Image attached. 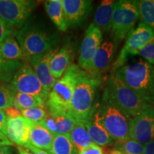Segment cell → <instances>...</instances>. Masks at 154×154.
I'll use <instances>...</instances> for the list:
<instances>
[{"mask_svg":"<svg viewBox=\"0 0 154 154\" xmlns=\"http://www.w3.org/2000/svg\"><path fill=\"white\" fill-rule=\"evenodd\" d=\"M87 130L93 143L100 147H106L113 144V140L108 134L100 121L96 107L89 119L82 123Z\"/></svg>","mask_w":154,"mask_h":154,"instance_id":"17","label":"cell"},{"mask_svg":"<svg viewBox=\"0 0 154 154\" xmlns=\"http://www.w3.org/2000/svg\"><path fill=\"white\" fill-rule=\"evenodd\" d=\"M138 13L141 23L151 29L154 32V3L152 0L139 1Z\"/></svg>","mask_w":154,"mask_h":154,"instance_id":"27","label":"cell"},{"mask_svg":"<svg viewBox=\"0 0 154 154\" xmlns=\"http://www.w3.org/2000/svg\"><path fill=\"white\" fill-rule=\"evenodd\" d=\"M0 154H12L9 147H0Z\"/></svg>","mask_w":154,"mask_h":154,"instance_id":"41","label":"cell"},{"mask_svg":"<svg viewBox=\"0 0 154 154\" xmlns=\"http://www.w3.org/2000/svg\"><path fill=\"white\" fill-rule=\"evenodd\" d=\"M142 100L154 106V65L143 59L126 61L113 71Z\"/></svg>","mask_w":154,"mask_h":154,"instance_id":"1","label":"cell"},{"mask_svg":"<svg viewBox=\"0 0 154 154\" xmlns=\"http://www.w3.org/2000/svg\"><path fill=\"white\" fill-rule=\"evenodd\" d=\"M116 2L113 0H103L96 9L93 24L101 32H109L111 31L113 11Z\"/></svg>","mask_w":154,"mask_h":154,"instance_id":"21","label":"cell"},{"mask_svg":"<svg viewBox=\"0 0 154 154\" xmlns=\"http://www.w3.org/2000/svg\"><path fill=\"white\" fill-rule=\"evenodd\" d=\"M52 115V114H51ZM57 125V134H69L76 121L70 113H57L53 115Z\"/></svg>","mask_w":154,"mask_h":154,"instance_id":"28","label":"cell"},{"mask_svg":"<svg viewBox=\"0 0 154 154\" xmlns=\"http://www.w3.org/2000/svg\"><path fill=\"white\" fill-rule=\"evenodd\" d=\"M100 121L111 138L119 141L130 138V119L121 113L104 96L101 103L96 108Z\"/></svg>","mask_w":154,"mask_h":154,"instance_id":"7","label":"cell"},{"mask_svg":"<svg viewBox=\"0 0 154 154\" xmlns=\"http://www.w3.org/2000/svg\"><path fill=\"white\" fill-rule=\"evenodd\" d=\"M13 104L19 110L29 109L32 107H46L45 101L37 96L16 92Z\"/></svg>","mask_w":154,"mask_h":154,"instance_id":"25","label":"cell"},{"mask_svg":"<svg viewBox=\"0 0 154 154\" xmlns=\"http://www.w3.org/2000/svg\"><path fill=\"white\" fill-rule=\"evenodd\" d=\"M78 154H103V151L101 147L94 143L93 145L79 151Z\"/></svg>","mask_w":154,"mask_h":154,"instance_id":"34","label":"cell"},{"mask_svg":"<svg viewBox=\"0 0 154 154\" xmlns=\"http://www.w3.org/2000/svg\"><path fill=\"white\" fill-rule=\"evenodd\" d=\"M29 121L22 116L9 118L6 120V136L11 143L24 146L29 141Z\"/></svg>","mask_w":154,"mask_h":154,"instance_id":"16","label":"cell"},{"mask_svg":"<svg viewBox=\"0 0 154 154\" xmlns=\"http://www.w3.org/2000/svg\"><path fill=\"white\" fill-rule=\"evenodd\" d=\"M22 116L30 122L37 123L42 121L47 115L46 107H32L21 110Z\"/></svg>","mask_w":154,"mask_h":154,"instance_id":"31","label":"cell"},{"mask_svg":"<svg viewBox=\"0 0 154 154\" xmlns=\"http://www.w3.org/2000/svg\"><path fill=\"white\" fill-rule=\"evenodd\" d=\"M22 61L12 62H0V82H9L18 69L22 66Z\"/></svg>","mask_w":154,"mask_h":154,"instance_id":"30","label":"cell"},{"mask_svg":"<svg viewBox=\"0 0 154 154\" xmlns=\"http://www.w3.org/2000/svg\"><path fill=\"white\" fill-rule=\"evenodd\" d=\"M49 154H52V153H49Z\"/></svg>","mask_w":154,"mask_h":154,"instance_id":"44","label":"cell"},{"mask_svg":"<svg viewBox=\"0 0 154 154\" xmlns=\"http://www.w3.org/2000/svg\"><path fill=\"white\" fill-rule=\"evenodd\" d=\"M115 44L110 41L102 42L96 50L87 69V74L99 77L110 67L115 52Z\"/></svg>","mask_w":154,"mask_h":154,"instance_id":"15","label":"cell"},{"mask_svg":"<svg viewBox=\"0 0 154 154\" xmlns=\"http://www.w3.org/2000/svg\"><path fill=\"white\" fill-rule=\"evenodd\" d=\"M29 141V143L38 149L50 152L54 135L48 131L39 122H30Z\"/></svg>","mask_w":154,"mask_h":154,"instance_id":"20","label":"cell"},{"mask_svg":"<svg viewBox=\"0 0 154 154\" xmlns=\"http://www.w3.org/2000/svg\"><path fill=\"white\" fill-rule=\"evenodd\" d=\"M44 5L48 16L59 30L66 32L68 26L63 9L62 0H49L44 2Z\"/></svg>","mask_w":154,"mask_h":154,"instance_id":"22","label":"cell"},{"mask_svg":"<svg viewBox=\"0 0 154 154\" xmlns=\"http://www.w3.org/2000/svg\"><path fill=\"white\" fill-rule=\"evenodd\" d=\"M103 96L129 119L150 106L114 74L109 78Z\"/></svg>","mask_w":154,"mask_h":154,"instance_id":"5","label":"cell"},{"mask_svg":"<svg viewBox=\"0 0 154 154\" xmlns=\"http://www.w3.org/2000/svg\"><path fill=\"white\" fill-rule=\"evenodd\" d=\"M100 84V77L91 76L83 71L75 86L71 102L70 114L76 121L83 123L94 113L96 90Z\"/></svg>","mask_w":154,"mask_h":154,"instance_id":"3","label":"cell"},{"mask_svg":"<svg viewBox=\"0 0 154 154\" xmlns=\"http://www.w3.org/2000/svg\"><path fill=\"white\" fill-rule=\"evenodd\" d=\"M18 151H19V154H33L30 153L28 150L25 149V148L20 147V146H19L18 147Z\"/></svg>","mask_w":154,"mask_h":154,"instance_id":"42","label":"cell"},{"mask_svg":"<svg viewBox=\"0 0 154 154\" xmlns=\"http://www.w3.org/2000/svg\"><path fill=\"white\" fill-rule=\"evenodd\" d=\"M24 147L26 149L30 150V151L33 152L34 154H49V153H47V152L44 151V150L38 149V148H36V147H35V146H32V144L29 143H26V145H24Z\"/></svg>","mask_w":154,"mask_h":154,"instance_id":"38","label":"cell"},{"mask_svg":"<svg viewBox=\"0 0 154 154\" xmlns=\"http://www.w3.org/2000/svg\"><path fill=\"white\" fill-rule=\"evenodd\" d=\"M72 55V47L69 44H63L54 55L50 61L49 67L51 74L55 79H60L70 66Z\"/></svg>","mask_w":154,"mask_h":154,"instance_id":"18","label":"cell"},{"mask_svg":"<svg viewBox=\"0 0 154 154\" xmlns=\"http://www.w3.org/2000/svg\"><path fill=\"white\" fill-rule=\"evenodd\" d=\"M6 116L5 112L3 110H0V130L6 135Z\"/></svg>","mask_w":154,"mask_h":154,"instance_id":"39","label":"cell"},{"mask_svg":"<svg viewBox=\"0 0 154 154\" xmlns=\"http://www.w3.org/2000/svg\"><path fill=\"white\" fill-rule=\"evenodd\" d=\"M138 5L139 1L134 0H120L116 2L110 31L114 44L128 37L134 29L139 17Z\"/></svg>","mask_w":154,"mask_h":154,"instance_id":"6","label":"cell"},{"mask_svg":"<svg viewBox=\"0 0 154 154\" xmlns=\"http://www.w3.org/2000/svg\"><path fill=\"white\" fill-rule=\"evenodd\" d=\"M50 153L52 154H76V149L69 134L54 135Z\"/></svg>","mask_w":154,"mask_h":154,"instance_id":"24","label":"cell"},{"mask_svg":"<svg viewBox=\"0 0 154 154\" xmlns=\"http://www.w3.org/2000/svg\"><path fill=\"white\" fill-rule=\"evenodd\" d=\"M129 137L143 146L154 139V107L149 106L130 119Z\"/></svg>","mask_w":154,"mask_h":154,"instance_id":"11","label":"cell"},{"mask_svg":"<svg viewBox=\"0 0 154 154\" xmlns=\"http://www.w3.org/2000/svg\"><path fill=\"white\" fill-rule=\"evenodd\" d=\"M22 60L26 61L28 59L21 49L14 34L0 42V62L7 63Z\"/></svg>","mask_w":154,"mask_h":154,"instance_id":"19","label":"cell"},{"mask_svg":"<svg viewBox=\"0 0 154 154\" xmlns=\"http://www.w3.org/2000/svg\"><path fill=\"white\" fill-rule=\"evenodd\" d=\"M36 4L30 0H0V19L14 32L26 24Z\"/></svg>","mask_w":154,"mask_h":154,"instance_id":"8","label":"cell"},{"mask_svg":"<svg viewBox=\"0 0 154 154\" xmlns=\"http://www.w3.org/2000/svg\"><path fill=\"white\" fill-rule=\"evenodd\" d=\"M15 93L11 84L0 82V110H4L13 104Z\"/></svg>","mask_w":154,"mask_h":154,"instance_id":"29","label":"cell"},{"mask_svg":"<svg viewBox=\"0 0 154 154\" xmlns=\"http://www.w3.org/2000/svg\"><path fill=\"white\" fill-rule=\"evenodd\" d=\"M3 111L5 113L6 116L9 117V118H15V117L22 116L21 111L14 104H12L11 106L8 108H6Z\"/></svg>","mask_w":154,"mask_h":154,"instance_id":"35","label":"cell"},{"mask_svg":"<svg viewBox=\"0 0 154 154\" xmlns=\"http://www.w3.org/2000/svg\"><path fill=\"white\" fill-rule=\"evenodd\" d=\"M143 154H154V139L144 146Z\"/></svg>","mask_w":154,"mask_h":154,"instance_id":"40","label":"cell"},{"mask_svg":"<svg viewBox=\"0 0 154 154\" xmlns=\"http://www.w3.org/2000/svg\"><path fill=\"white\" fill-rule=\"evenodd\" d=\"M102 41V32L92 23L86 29L81 46L78 60V66L81 69L87 71L92 57L103 42Z\"/></svg>","mask_w":154,"mask_h":154,"instance_id":"12","label":"cell"},{"mask_svg":"<svg viewBox=\"0 0 154 154\" xmlns=\"http://www.w3.org/2000/svg\"><path fill=\"white\" fill-rule=\"evenodd\" d=\"M69 136L76 151H80L94 144L84 125L79 121H76Z\"/></svg>","mask_w":154,"mask_h":154,"instance_id":"23","label":"cell"},{"mask_svg":"<svg viewBox=\"0 0 154 154\" xmlns=\"http://www.w3.org/2000/svg\"><path fill=\"white\" fill-rule=\"evenodd\" d=\"M11 146H13V143H11L7 136L0 130V147H8Z\"/></svg>","mask_w":154,"mask_h":154,"instance_id":"37","label":"cell"},{"mask_svg":"<svg viewBox=\"0 0 154 154\" xmlns=\"http://www.w3.org/2000/svg\"><path fill=\"white\" fill-rule=\"evenodd\" d=\"M63 9L68 27L76 28L85 22L92 9V1L62 0Z\"/></svg>","mask_w":154,"mask_h":154,"instance_id":"14","label":"cell"},{"mask_svg":"<svg viewBox=\"0 0 154 154\" xmlns=\"http://www.w3.org/2000/svg\"><path fill=\"white\" fill-rule=\"evenodd\" d=\"M15 92L39 96L47 101L48 94L29 63H23L11 81Z\"/></svg>","mask_w":154,"mask_h":154,"instance_id":"10","label":"cell"},{"mask_svg":"<svg viewBox=\"0 0 154 154\" xmlns=\"http://www.w3.org/2000/svg\"><path fill=\"white\" fill-rule=\"evenodd\" d=\"M154 37V32L151 28L140 22L127 37L125 44L118 58L113 63V71L124 64L128 58L138 55L140 50Z\"/></svg>","mask_w":154,"mask_h":154,"instance_id":"9","label":"cell"},{"mask_svg":"<svg viewBox=\"0 0 154 154\" xmlns=\"http://www.w3.org/2000/svg\"><path fill=\"white\" fill-rule=\"evenodd\" d=\"M113 150L123 154H143L144 146L132 138H128L113 144Z\"/></svg>","mask_w":154,"mask_h":154,"instance_id":"26","label":"cell"},{"mask_svg":"<svg viewBox=\"0 0 154 154\" xmlns=\"http://www.w3.org/2000/svg\"><path fill=\"white\" fill-rule=\"evenodd\" d=\"M57 50V49H55L49 52L34 56L28 59L30 66L33 69L36 76L40 81L48 95L57 82V79H55L51 74L49 65L51 59Z\"/></svg>","mask_w":154,"mask_h":154,"instance_id":"13","label":"cell"},{"mask_svg":"<svg viewBox=\"0 0 154 154\" xmlns=\"http://www.w3.org/2000/svg\"><path fill=\"white\" fill-rule=\"evenodd\" d=\"M153 3H154V0H153Z\"/></svg>","mask_w":154,"mask_h":154,"instance_id":"45","label":"cell"},{"mask_svg":"<svg viewBox=\"0 0 154 154\" xmlns=\"http://www.w3.org/2000/svg\"><path fill=\"white\" fill-rule=\"evenodd\" d=\"M13 34L12 31L9 30L6 27L1 19H0V42H3L6 38Z\"/></svg>","mask_w":154,"mask_h":154,"instance_id":"36","label":"cell"},{"mask_svg":"<svg viewBox=\"0 0 154 154\" xmlns=\"http://www.w3.org/2000/svg\"><path fill=\"white\" fill-rule=\"evenodd\" d=\"M13 34L27 59L52 51L59 42L57 34L50 33L39 26L31 24H25Z\"/></svg>","mask_w":154,"mask_h":154,"instance_id":"4","label":"cell"},{"mask_svg":"<svg viewBox=\"0 0 154 154\" xmlns=\"http://www.w3.org/2000/svg\"><path fill=\"white\" fill-rule=\"evenodd\" d=\"M147 62L154 65V37L142 48L138 54Z\"/></svg>","mask_w":154,"mask_h":154,"instance_id":"32","label":"cell"},{"mask_svg":"<svg viewBox=\"0 0 154 154\" xmlns=\"http://www.w3.org/2000/svg\"><path fill=\"white\" fill-rule=\"evenodd\" d=\"M39 123L53 135L57 134V125H56L55 119L54 118L53 115H51L49 111H48L47 115L46 116L45 118Z\"/></svg>","mask_w":154,"mask_h":154,"instance_id":"33","label":"cell"},{"mask_svg":"<svg viewBox=\"0 0 154 154\" xmlns=\"http://www.w3.org/2000/svg\"><path fill=\"white\" fill-rule=\"evenodd\" d=\"M110 154H123V153H120V152L116 151H115V150L113 149L112 151L110 152Z\"/></svg>","mask_w":154,"mask_h":154,"instance_id":"43","label":"cell"},{"mask_svg":"<svg viewBox=\"0 0 154 154\" xmlns=\"http://www.w3.org/2000/svg\"><path fill=\"white\" fill-rule=\"evenodd\" d=\"M83 72L78 65L71 64L57 82L47 96L45 106L52 115L70 113L71 102L75 86Z\"/></svg>","mask_w":154,"mask_h":154,"instance_id":"2","label":"cell"}]
</instances>
